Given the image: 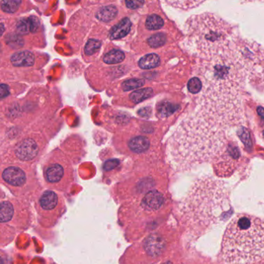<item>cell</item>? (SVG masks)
Segmentation results:
<instances>
[{
  "instance_id": "32",
  "label": "cell",
  "mask_w": 264,
  "mask_h": 264,
  "mask_svg": "<svg viewBox=\"0 0 264 264\" xmlns=\"http://www.w3.org/2000/svg\"><path fill=\"white\" fill-rule=\"evenodd\" d=\"M9 87H8L6 85L2 84V85H1V99H4V98L9 96Z\"/></svg>"
},
{
  "instance_id": "21",
  "label": "cell",
  "mask_w": 264,
  "mask_h": 264,
  "mask_svg": "<svg viewBox=\"0 0 264 264\" xmlns=\"http://www.w3.org/2000/svg\"><path fill=\"white\" fill-rule=\"evenodd\" d=\"M164 22L163 19L158 15L153 14L148 16L146 20V26L148 30H156L163 27Z\"/></svg>"
},
{
  "instance_id": "7",
  "label": "cell",
  "mask_w": 264,
  "mask_h": 264,
  "mask_svg": "<svg viewBox=\"0 0 264 264\" xmlns=\"http://www.w3.org/2000/svg\"><path fill=\"white\" fill-rule=\"evenodd\" d=\"M167 249V235L158 229L127 247L119 258V264H156Z\"/></svg>"
},
{
  "instance_id": "18",
  "label": "cell",
  "mask_w": 264,
  "mask_h": 264,
  "mask_svg": "<svg viewBox=\"0 0 264 264\" xmlns=\"http://www.w3.org/2000/svg\"><path fill=\"white\" fill-rule=\"evenodd\" d=\"M179 109V106L177 105L171 104L168 102H163L157 106V113L159 117H167L172 115Z\"/></svg>"
},
{
  "instance_id": "19",
  "label": "cell",
  "mask_w": 264,
  "mask_h": 264,
  "mask_svg": "<svg viewBox=\"0 0 264 264\" xmlns=\"http://www.w3.org/2000/svg\"><path fill=\"white\" fill-rule=\"evenodd\" d=\"M153 95V89L150 88L139 89L131 93V99L134 103H139Z\"/></svg>"
},
{
  "instance_id": "20",
  "label": "cell",
  "mask_w": 264,
  "mask_h": 264,
  "mask_svg": "<svg viewBox=\"0 0 264 264\" xmlns=\"http://www.w3.org/2000/svg\"><path fill=\"white\" fill-rule=\"evenodd\" d=\"M124 58H125V54L124 52L118 51V50H113L104 56L103 61L106 64L111 65V64H118V63L122 62Z\"/></svg>"
},
{
  "instance_id": "15",
  "label": "cell",
  "mask_w": 264,
  "mask_h": 264,
  "mask_svg": "<svg viewBox=\"0 0 264 264\" xmlns=\"http://www.w3.org/2000/svg\"><path fill=\"white\" fill-rule=\"evenodd\" d=\"M129 147L134 153H144L149 149V139L144 136H136V137L132 138L130 141Z\"/></svg>"
},
{
  "instance_id": "27",
  "label": "cell",
  "mask_w": 264,
  "mask_h": 264,
  "mask_svg": "<svg viewBox=\"0 0 264 264\" xmlns=\"http://www.w3.org/2000/svg\"><path fill=\"white\" fill-rule=\"evenodd\" d=\"M238 135L242 142H244V144L247 146V149H251L252 142H251V134L249 131L244 127H241L238 131Z\"/></svg>"
},
{
  "instance_id": "5",
  "label": "cell",
  "mask_w": 264,
  "mask_h": 264,
  "mask_svg": "<svg viewBox=\"0 0 264 264\" xmlns=\"http://www.w3.org/2000/svg\"><path fill=\"white\" fill-rule=\"evenodd\" d=\"M188 37L195 54L212 61L231 50L233 27L215 14L194 16L187 23Z\"/></svg>"
},
{
  "instance_id": "24",
  "label": "cell",
  "mask_w": 264,
  "mask_h": 264,
  "mask_svg": "<svg viewBox=\"0 0 264 264\" xmlns=\"http://www.w3.org/2000/svg\"><path fill=\"white\" fill-rule=\"evenodd\" d=\"M21 3L22 2L19 0H8V1L2 2L1 6H2V9L4 12L12 13V12H15L17 10Z\"/></svg>"
},
{
  "instance_id": "14",
  "label": "cell",
  "mask_w": 264,
  "mask_h": 264,
  "mask_svg": "<svg viewBox=\"0 0 264 264\" xmlns=\"http://www.w3.org/2000/svg\"><path fill=\"white\" fill-rule=\"evenodd\" d=\"M132 23L128 18H124L118 24L113 26L110 31V37L112 40H117L126 37L131 30Z\"/></svg>"
},
{
  "instance_id": "4",
  "label": "cell",
  "mask_w": 264,
  "mask_h": 264,
  "mask_svg": "<svg viewBox=\"0 0 264 264\" xmlns=\"http://www.w3.org/2000/svg\"><path fill=\"white\" fill-rule=\"evenodd\" d=\"M167 202L164 192L153 190L140 198L121 204L117 210V223L126 242L133 244L158 230Z\"/></svg>"
},
{
  "instance_id": "10",
  "label": "cell",
  "mask_w": 264,
  "mask_h": 264,
  "mask_svg": "<svg viewBox=\"0 0 264 264\" xmlns=\"http://www.w3.org/2000/svg\"><path fill=\"white\" fill-rule=\"evenodd\" d=\"M44 178L47 189L58 191L63 195L70 193L75 180L72 170L58 162H52L46 166Z\"/></svg>"
},
{
  "instance_id": "16",
  "label": "cell",
  "mask_w": 264,
  "mask_h": 264,
  "mask_svg": "<svg viewBox=\"0 0 264 264\" xmlns=\"http://www.w3.org/2000/svg\"><path fill=\"white\" fill-rule=\"evenodd\" d=\"M118 13L117 7L114 5H107L102 7L96 14V17L102 22H110L117 16Z\"/></svg>"
},
{
  "instance_id": "17",
  "label": "cell",
  "mask_w": 264,
  "mask_h": 264,
  "mask_svg": "<svg viewBox=\"0 0 264 264\" xmlns=\"http://www.w3.org/2000/svg\"><path fill=\"white\" fill-rule=\"evenodd\" d=\"M160 62V57L157 54H149L139 60V66L142 69H152L158 66Z\"/></svg>"
},
{
  "instance_id": "36",
  "label": "cell",
  "mask_w": 264,
  "mask_h": 264,
  "mask_svg": "<svg viewBox=\"0 0 264 264\" xmlns=\"http://www.w3.org/2000/svg\"><path fill=\"white\" fill-rule=\"evenodd\" d=\"M263 134H264V132H263Z\"/></svg>"
},
{
  "instance_id": "31",
  "label": "cell",
  "mask_w": 264,
  "mask_h": 264,
  "mask_svg": "<svg viewBox=\"0 0 264 264\" xmlns=\"http://www.w3.org/2000/svg\"><path fill=\"white\" fill-rule=\"evenodd\" d=\"M127 7L130 9H135L142 6L144 2L143 1H126Z\"/></svg>"
},
{
  "instance_id": "30",
  "label": "cell",
  "mask_w": 264,
  "mask_h": 264,
  "mask_svg": "<svg viewBox=\"0 0 264 264\" xmlns=\"http://www.w3.org/2000/svg\"><path fill=\"white\" fill-rule=\"evenodd\" d=\"M29 21H30V31L35 33L38 30L39 26H40V20L36 16H32L29 18Z\"/></svg>"
},
{
  "instance_id": "33",
  "label": "cell",
  "mask_w": 264,
  "mask_h": 264,
  "mask_svg": "<svg viewBox=\"0 0 264 264\" xmlns=\"http://www.w3.org/2000/svg\"><path fill=\"white\" fill-rule=\"evenodd\" d=\"M258 113L259 114L260 117L264 120V109L261 106H258Z\"/></svg>"
},
{
  "instance_id": "9",
  "label": "cell",
  "mask_w": 264,
  "mask_h": 264,
  "mask_svg": "<svg viewBox=\"0 0 264 264\" xmlns=\"http://www.w3.org/2000/svg\"><path fill=\"white\" fill-rule=\"evenodd\" d=\"M37 223L44 230H52L66 214L67 205L62 193L46 189L33 203Z\"/></svg>"
},
{
  "instance_id": "22",
  "label": "cell",
  "mask_w": 264,
  "mask_h": 264,
  "mask_svg": "<svg viewBox=\"0 0 264 264\" xmlns=\"http://www.w3.org/2000/svg\"><path fill=\"white\" fill-rule=\"evenodd\" d=\"M166 35L163 33H156L148 39L147 42L151 47H159L163 46L166 43Z\"/></svg>"
},
{
  "instance_id": "8",
  "label": "cell",
  "mask_w": 264,
  "mask_h": 264,
  "mask_svg": "<svg viewBox=\"0 0 264 264\" xmlns=\"http://www.w3.org/2000/svg\"><path fill=\"white\" fill-rule=\"evenodd\" d=\"M2 181L12 196L30 203H34L44 191L37 177L16 166L3 169Z\"/></svg>"
},
{
  "instance_id": "23",
  "label": "cell",
  "mask_w": 264,
  "mask_h": 264,
  "mask_svg": "<svg viewBox=\"0 0 264 264\" xmlns=\"http://www.w3.org/2000/svg\"><path fill=\"white\" fill-rule=\"evenodd\" d=\"M188 89L191 94H198L202 89V82L198 77L191 78L188 82Z\"/></svg>"
},
{
  "instance_id": "3",
  "label": "cell",
  "mask_w": 264,
  "mask_h": 264,
  "mask_svg": "<svg viewBox=\"0 0 264 264\" xmlns=\"http://www.w3.org/2000/svg\"><path fill=\"white\" fill-rule=\"evenodd\" d=\"M221 258L225 264H252L264 258V221L248 214L235 216L225 231Z\"/></svg>"
},
{
  "instance_id": "25",
  "label": "cell",
  "mask_w": 264,
  "mask_h": 264,
  "mask_svg": "<svg viewBox=\"0 0 264 264\" xmlns=\"http://www.w3.org/2000/svg\"><path fill=\"white\" fill-rule=\"evenodd\" d=\"M144 83V81L142 79H130L122 84V87L124 91L127 92V91L133 90L137 88L142 87Z\"/></svg>"
},
{
  "instance_id": "6",
  "label": "cell",
  "mask_w": 264,
  "mask_h": 264,
  "mask_svg": "<svg viewBox=\"0 0 264 264\" xmlns=\"http://www.w3.org/2000/svg\"><path fill=\"white\" fill-rule=\"evenodd\" d=\"M0 208V246L3 248L12 244L18 234L30 230L34 215L30 202L16 197H2Z\"/></svg>"
},
{
  "instance_id": "34",
  "label": "cell",
  "mask_w": 264,
  "mask_h": 264,
  "mask_svg": "<svg viewBox=\"0 0 264 264\" xmlns=\"http://www.w3.org/2000/svg\"><path fill=\"white\" fill-rule=\"evenodd\" d=\"M160 264H174L171 261H166Z\"/></svg>"
},
{
  "instance_id": "11",
  "label": "cell",
  "mask_w": 264,
  "mask_h": 264,
  "mask_svg": "<svg viewBox=\"0 0 264 264\" xmlns=\"http://www.w3.org/2000/svg\"><path fill=\"white\" fill-rule=\"evenodd\" d=\"M240 157V151L238 146L235 144H228L220 156L215 162V171L219 177H229L237 168Z\"/></svg>"
},
{
  "instance_id": "26",
  "label": "cell",
  "mask_w": 264,
  "mask_h": 264,
  "mask_svg": "<svg viewBox=\"0 0 264 264\" xmlns=\"http://www.w3.org/2000/svg\"><path fill=\"white\" fill-rule=\"evenodd\" d=\"M101 47V42L97 40H89L87 44L85 45V54L88 55H92L95 54L96 51Z\"/></svg>"
},
{
  "instance_id": "29",
  "label": "cell",
  "mask_w": 264,
  "mask_h": 264,
  "mask_svg": "<svg viewBox=\"0 0 264 264\" xmlns=\"http://www.w3.org/2000/svg\"><path fill=\"white\" fill-rule=\"evenodd\" d=\"M120 161L118 159H112V160H107L103 164V170L105 171H110V170L118 167L120 165Z\"/></svg>"
},
{
  "instance_id": "35",
  "label": "cell",
  "mask_w": 264,
  "mask_h": 264,
  "mask_svg": "<svg viewBox=\"0 0 264 264\" xmlns=\"http://www.w3.org/2000/svg\"><path fill=\"white\" fill-rule=\"evenodd\" d=\"M1 27H2V29H1V34H2V33H3V30H4L3 23H2V24H1Z\"/></svg>"
},
{
  "instance_id": "1",
  "label": "cell",
  "mask_w": 264,
  "mask_h": 264,
  "mask_svg": "<svg viewBox=\"0 0 264 264\" xmlns=\"http://www.w3.org/2000/svg\"><path fill=\"white\" fill-rule=\"evenodd\" d=\"M227 135L222 126L198 114L184 119L169 140V155L177 171L216 160L225 151Z\"/></svg>"
},
{
  "instance_id": "28",
  "label": "cell",
  "mask_w": 264,
  "mask_h": 264,
  "mask_svg": "<svg viewBox=\"0 0 264 264\" xmlns=\"http://www.w3.org/2000/svg\"><path fill=\"white\" fill-rule=\"evenodd\" d=\"M16 29L20 34H27L30 31V24L29 19H19L16 23Z\"/></svg>"
},
{
  "instance_id": "13",
  "label": "cell",
  "mask_w": 264,
  "mask_h": 264,
  "mask_svg": "<svg viewBox=\"0 0 264 264\" xmlns=\"http://www.w3.org/2000/svg\"><path fill=\"white\" fill-rule=\"evenodd\" d=\"M35 57L30 51L15 53L11 57V62L14 66L30 67L34 64Z\"/></svg>"
},
{
  "instance_id": "2",
  "label": "cell",
  "mask_w": 264,
  "mask_h": 264,
  "mask_svg": "<svg viewBox=\"0 0 264 264\" xmlns=\"http://www.w3.org/2000/svg\"><path fill=\"white\" fill-rule=\"evenodd\" d=\"M230 207V191L226 182L205 176L194 183L178 210L188 232L201 235L218 224Z\"/></svg>"
},
{
  "instance_id": "12",
  "label": "cell",
  "mask_w": 264,
  "mask_h": 264,
  "mask_svg": "<svg viewBox=\"0 0 264 264\" xmlns=\"http://www.w3.org/2000/svg\"><path fill=\"white\" fill-rule=\"evenodd\" d=\"M16 157L21 161H32L38 154V147L33 139H26L16 146L15 149Z\"/></svg>"
}]
</instances>
